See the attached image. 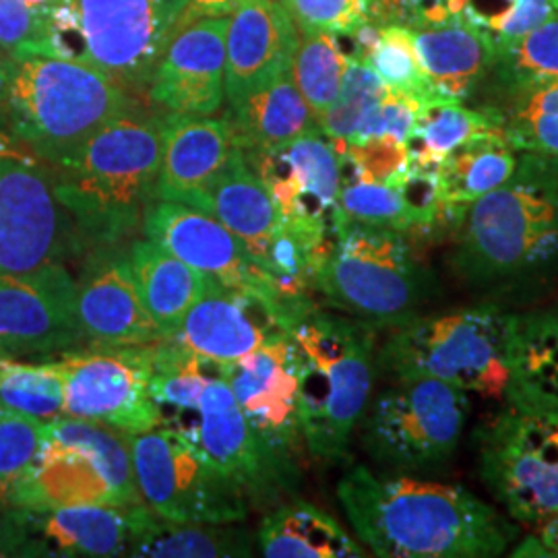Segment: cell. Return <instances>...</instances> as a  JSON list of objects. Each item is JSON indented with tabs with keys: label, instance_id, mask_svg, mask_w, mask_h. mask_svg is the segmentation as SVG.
Segmentation results:
<instances>
[{
	"label": "cell",
	"instance_id": "6da1fadb",
	"mask_svg": "<svg viewBox=\"0 0 558 558\" xmlns=\"http://www.w3.org/2000/svg\"><path fill=\"white\" fill-rule=\"evenodd\" d=\"M338 497L359 538L387 558L499 557L515 525L463 486L352 468Z\"/></svg>",
	"mask_w": 558,
	"mask_h": 558
},
{
	"label": "cell",
	"instance_id": "7a4b0ae2",
	"mask_svg": "<svg viewBox=\"0 0 558 558\" xmlns=\"http://www.w3.org/2000/svg\"><path fill=\"white\" fill-rule=\"evenodd\" d=\"M458 228L453 269L474 288L513 290L558 274V158L525 151Z\"/></svg>",
	"mask_w": 558,
	"mask_h": 558
},
{
	"label": "cell",
	"instance_id": "3957f363",
	"mask_svg": "<svg viewBox=\"0 0 558 558\" xmlns=\"http://www.w3.org/2000/svg\"><path fill=\"white\" fill-rule=\"evenodd\" d=\"M161 114L143 104L126 110L50 168L57 199L69 211L85 246L124 242L143 228L158 201Z\"/></svg>",
	"mask_w": 558,
	"mask_h": 558
},
{
	"label": "cell",
	"instance_id": "277c9868",
	"mask_svg": "<svg viewBox=\"0 0 558 558\" xmlns=\"http://www.w3.org/2000/svg\"><path fill=\"white\" fill-rule=\"evenodd\" d=\"M375 331L360 320L325 313L317 304L290 325L299 356L302 439L319 461L348 458L375 380Z\"/></svg>",
	"mask_w": 558,
	"mask_h": 558
},
{
	"label": "cell",
	"instance_id": "5b68a950",
	"mask_svg": "<svg viewBox=\"0 0 558 558\" xmlns=\"http://www.w3.org/2000/svg\"><path fill=\"white\" fill-rule=\"evenodd\" d=\"M141 104L98 69L77 60H15L2 124L48 168L71 160L104 124Z\"/></svg>",
	"mask_w": 558,
	"mask_h": 558
},
{
	"label": "cell",
	"instance_id": "8992f818",
	"mask_svg": "<svg viewBox=\"0 0 558 558\" xmlns=\"http://www.w3.org/2000/svg\"><path fill=\"white\" fill-rule=\"evenodd\" d=\"M315 288L343 315L373 329H393L418 317L437 283L405 232L341 221L319 263Z\"/></svg>",
	"mask_w": 558,
	"mask_h": 558
},
{
	"label": "cell",
	"instance_id": "52a82bcc",
	"mask_svg": "<svg viewBox=\"0 0 558 558\" xmlns=\"http://www.w3.org/2000/svg\"><path fill=\"white\" fill-rule=\"evenodd\" d=\"M513 315L497 306H470L418 315L393 327L379 366L398 380H445L484 398H502Z\"/></svg>",
	"mask_w": 558,
	"mask_h": 558
},
{
	"label": "cell",
	"instance_id": "ba28073f",
	"mask_svg": "<svg viewBox=\"0 0 558 558\" xmlns=\"http://www.w3.org/2000/svg\"><path fill=\"white\" fill-rule=\"evenodd\" d=\"M189 0H62L52 11L54 57L85 62L131 94H147Z\"/></svg>",
	"mask_w": 558,
	"mask_h": 558
},
{
	"label": "cell",
	"instance_id": "9c48e42d",
	"mask_svg": "<svg viewBox=\"0 0 558 558\" xmlns=\"http://www.w3.org/2000/svg\"><path fill=\"white\" fill-rule=\"evenodd\" d=\"M143 505L129 435L94 420L59 416L44 426L40 453L21 484L15 507Z\"/></svg>",
	"mask_w": 558,
	"mask_h": 558
},
{
	"label": "cell",
	"instance_id": "30bf717a",
	"mask_svg": "<svg viewBox=\"0 0 558 558\" xmlns=\"http://www.w3.org/2000/svg\"><path fill=\"white\" fill-rule=\"evenodd\" d=\"M470 412L468 391L445 380H398L362 414L371 458L396 470L422 472L453 458Z\"/></svg>",
	"mask_w": 558,
	"mask_h": 558
},
{
	"label": "cell",
	"instance_id": "8fae6325",
	"mask_svg": "<svg viewBox=\"0 0 558 558\" xmlns=\"http://www.w3.org/2000/svg\"><path fill=\"white\" fill-rule=\"evenodd\" d=\"M141 499L174 523H239L248 499L239 482L166 426L129 435Z\"/></svg>",
	"mask_w": 558,
	"mask_h": 558
},
{
	"label": "cell",
	"instance_id": "7c38bea8",
	"mask_svg": "<svg viewBox=\"0 0 558 558\" xmlns=\"http://www.w3.org/2000/svg\"><path fill=\"white\" fill-rule=\"evenodd\" d=\"M160 426L179 433L201 456L239 482L248 502L269 505L296 488V461L271 447L251 426L234 398L226 364H218L193 408Z\"/></svg>",
	"mask_w": 558,
	"mask_h": 558
},
{
	"label": "cell",
	"instance_id": "4fadbf2b",
	"mask_svg": "<svg viewBox=\"0 0 558 558\" xmlns=\"http://www.w3.org/2000/svg\"><path fill=\"white\" fill-rule=\"evenodd\" d=\"M480 476L527 525L558 511V414L505 410L478 435Z\"/></svg>",
	"mask_w": 558,
	"mask_h": 558
},
{
	"label": "cell",
	"instance_id": "5bb4252c",
	"mask_svg": "<svg viewBox=\"0 0 558 558\" xmlns=\"http://www.w3.org/2000/svg\"><path fill=\"white\" fill-rule=\"evenodd\" d=\"M156 343L85 345L50 360L62 379L60 416L94 420L126 435L160 426L149 396Z\"/></svg>",
	"mask_w": 558,
	"mask_h": 558
},
{
	"label": "cell",
	"instance_id": "9a60e30c",
	"mask_svg": "<svg viewBox=\"0 0 558 558\" xmlns=\"http://www.w3.org/2000/svg\"><path fill=\"white\" fill-rule=\"evenodd\" d=\"M83 248L75 221L57 199L50 168L29 154L0 158V274L64 265Z\"/></svg>",
	"mask_w": 558,
	"mask_h": 558
},
{
	"label": "cell",
	"instance_id": "2e32d148",
	"mask_svg": "<svg viewBox=\"0 0 558 558\" xmlns=\"http://www.w3.org/2000/svg\"><path fill=\"white\" fill-rule=\"evenodd\" d=\"M276 201L281 220L311 248L327 253L338 234L341 161L315 126L248 161Z\"/></svg>",
	"mask_w": 558,
	"mask_h": 558
},
{
	"label": "cell",
	"instance_id": "e0dca14e",
	"mask_svg": "<svg viewBox=\"0 0 558 558\" xmlns=\"http://www.w3.org/2000/svg\"><path fill=\"white\" fill-rule=\"evenodd\" d=\"M151 509L137 507H13L0 519V557H129Z\"/></svg>",
	"mask_w": 558,
	"mask_h": 558
},
{
	"label": "cell",
	"instance_id": "ac0fdd59",
	"mask_svg": "<svg viewBox=\"0 0 558 558\" xmlns=\"http://www.w3.org/2000/svg\"><path fill=\"white\" fill-rule=\"evenodd\" d=\"M143 232L205 278L274 302L290 323L315 306H299L286 299L251 248L220 220L195 207L154 201L143 218Z\"/></svg>",
	"mask_w": 558,
	"mask_h": 558
},
{
	"label": "cell",
	"instance_id": "d6986e66",
	"mask_svg": "<svg viewBox=\"0 0 558 558\" xmlns=\"http://www.w3.org/2000/svg\"><path fill=\"white\" fill-rule=\"evenodd\" d=\"M85 348L75 278L64 265L0 274V359L54 356Z\"/></svg>",
	"mask_w": 558,
	"mask_h": 558
},
{
	"label": "cell",
	"instance_id": "ffe728a7",
	"mask_svg": "<svg viewBox=\"0 0 558 558\" xmlns=\"http://www.w3.org/2000/svg\"><path fill=\"white\" fill-rule=\"evenodd\" d=\"M75 306L85 345H145L166 339L141 300L124 242L87 248L75 278Z\"/></svg>",
	"mask_w": 558,
	"mask_h": 558
},
{
	"label": "cell",
	"instance_id": "44dd1931",
	"mask_svg": "<svg viewBox=\"0 0 558 558\" xmlns=\"http://www.w3.org/2000/svg\"><path fill=\"white\" fill-rule=\"evenodd\" d=\"M283 336L290 320L274 302L209 279L172 338L203 359L232 364Z\"/></svg>",
	"mask_w": 558,
	"mask_h": 558
},
{
	"label": "cell",
	"instance_id": "7402d4cb",
	"mask_svg": "<svg viewBox=\"0 0 558 558\" xmlns=\"http://www.w3.org/2000/svg\"><path fill=\"white\" fill-rule=\"evenodd\" d=\"M228 17H195L163 50L147 98L163 112L216 114L226 100Z\"/></svg>",
	"mask_w": 558,
	"mask_h": 558
},
{
	"label": "cell",
	"instance_id": "603a6c76",
	"mask_svg": "<svg viewBox=\"0 0 558 558\" xmlns=\"http://www.w3.org/2000/svg\"><path fill=\"white\" fill-rule=\"evenodd\" d=\"M228 380L251 426L271 447L296 456L302 428L299 412V356L292 336L226 364Z\"/></svg>",
	"mask_w": 558,
	"mask_h": 558
},
{
	"label": "cell",
	"instance_id": "cb8c5ba5",
	"mask_svg": "<svg viewBox=\"0 0 558 558\" xmlns=\"http://www.w3.org/2000/svg\"><path fill=\"white\" fill-rule=\"evenodd\" d=\"M299 44V27L281 0H242L228 15V106L290 75Z\"/></svg>",
	"mask_w": 558,
	"mask_h": 558
},
{
	"label": "cell",
	"instance_id": "d4e9b609",
	"mask_svg": "<svg viewBox=\"0 0 558 558\" xmlns=\"http://www.w3.org/2000/svg\"><path fill=\"white\" fill-rule=\"evenodd\" d=\"M242 154L228 117L161 114L158 199L201 209L207 191Z\"/></svg>",
	"mask_w": 558,
	"mask_h": 558
},
{
	"label": "cell",
	"instance_id": "484cf974",
	"mask_svg": "<svg viewBox=\"0 0 558 558\" xmlns=\"http://www.w3.org/2000/svg\"><path fill=\"white\" fill-rule=\"evenodd\" d=\"M412 36L420 69L437 98L468 100L490 75L497 44L472 21L412 29Z\"/></svg>",
	"mask_w": 558,
	"mask_h": 558
},
{
	"label": "cell",
	"instance_id": "4316f807",
	"mask_svg": "<svg viewBox=\"0 0 558 558\" xmlns=\"http://www.w3.org/2000/svg\"><path fill=\"white\" fill-rule=\"evenodd\" d=\"M509 408L558 414V313L513 315L507 348Z\"/></svg>",
	"mask_w": 558,
	"mask_h": 558
},
{
	"label": "cell",
	"instance_id": "83f0119b",
	"mask_svg": "<svg viewBox=\"0 0 558 558\" xmlns=\"http://www.w3.org/2000/svg\"><path fill=\"white\" fill-rule=\"evenodd\" d=\"M199 211L220 220L260 260L283 239L290 228L281 220L278 205L267 186L239 154L220 179L207 191Z\"/></svg>",
	"mask_w": 558,
	"mask_h": 558
},
{
	"label": "cell",
	"instance_id": "f1b7e54d",
	"mask_svg": "<svg viewBox=\"0 0 558 558\" xmlns=\"http://www.w3.org/2000/svg\"><path fill=\"white\" fill-rule=\"evenodd\" d=\"M518 168L515 147L502 129L482 133L449 154L437 168L440 226L458 228L468 209L511 179Z\"/></svg>",
	"mask_w": 558,
	"mask_h": 558
},
{
	"label": "cell",
	"instance_id": "f546056e",
	"mask_svg": "<svg viewBox=\"0 0 558 558\" xmlns=\"http://www.w3.org/2000/svg\"><path fill=\"white\" fill-rule=\"evenodd\" d=\"M239 137L246 161L296 140L319 126L313 110L302 98L292 73L251 94L248 98L228 106L226 114Z\"/></svg>",
	"mask_w": 558,
	"mask_h": 558
},
{
	"label": "cell",
	"instance_id": "4dcf8cb0",
	"mask_svg": "<svg viewBox=\"0 0 558 558\" xmlns=\"http://www.w3.org/2000/svg\"><path fill=\"white\" fill-rule=\"evenodd\" d=\"M131 267L141 300L166 338L177 331L209 279L154 240H133Z\"/></svg>",
	"mask_w": 558,
	"mask_h": 558
},
{
	"label": "cell",
	"instance_id": "1f68e13d",
	"mask_svg": "<svg viewBox=\"0 0 558 558\" xmlns=\"http://www.w3.org/2000/svg\"><path fill=\"white\" fill-rule=\"evenodd\" d=\"M263 557H362L359 542L336 519L308 502L281 505L259 527Z\"/></svg>",
	"mask_w": 558,
	"mask_h": 558
},
{
	"label": "cell",
	"instance_id": "d6a6232c",
	"mask_svg": "<svg viewBox=\"0 0 558 558\" xmlns=\"http://www.w3.org/2000/svg\"><path fill=\"white\" fill-rule=\"evenodd\" d=\"M255 542L234 523H174L151 511L135 534L129 557H253Z\"/></svg>",
	"mask_w": 558,
	"mask_h": 558
},
{
	"label": "cell",
	"instance_id": "836d02e7",
	"mask_svg": "<svg viewBox=\"0 0 558 558\" xmlns=\"http://www.w3.org/2000/svg\"><path fill=\"white\" fill-rule=\"evenodd\" d=\"M495 129H502L495 108L476 110L459 100L426 98L420 101L418 119L405 143L408 163L437 170L440 161L463 143Z\"/></svg>",
	"mask_w": 558,
	"mask_h": 558
},
{
	"label": "cell",
	"instance_id": "e575fe53",
	"mask_svg": "<svg viewBox=\"0 0 558 558\" xmlns=\"http://www.w3.org/2000/svg\"><path fill=\"white\" fill-rule=\"evenodd\" d=\"M490 73L505 98L558 81V11L523 38L497 44Z\"/></svg>",
	"mask_w": 558,
	"mask_h": 558
},
{
	"label": "cell",
	"instance_id": "d590c367",
	"mask_svg": "<svg viewBox=\"0 0 558 558\" xmlns=\"http://www.w3.org/2000/svg\"><path fill=\"white\" fill-rule=\"evenodd\" d=\"M339 218L399 232L418 230L416 214L398 182L368 179L348 170H341Z\"/></svg>",
	"mask_w": 558,
	"mask_h": 558
},
{
	"label": "cell",
	"instance_id": "8d00e7d4",
	"mask_svg": "<svg viewBox=\"0 0 558 558\" xmlns=\"http://www.w3.org/2000/svg\"><path fill=\"white\" fill-rule=\"evenodd\" d=\"M348 52L333 34H300L292 80L319 122L338 98L348 66Z\"/></svg>",
	"mask_w": 558,
	"mask_h": 558
},
{
	"label": "cell",
	"instance_id": "74e56055",
	"mask_svg": "<svg viewBox=\"0 0 558 558\" xmlns=\"http://www.w3.org/2000/svg\"><path fill=\"white\" fill-rule=\"evenodd\" d=\"M495 110L515 151L558 158V81L511 96L505 110Z\"/></svg>",
	"mask_w": 558,
	"mask_h": 558
},
{
	"label": "cell",
	"instance_id": "f35d334b",
	"mask_svg": "<svg viewBox=\"0 0 558 558\" xmlns=\"http://www.w3.org/2000/svg\"><path fill=\"white\" fill-rule=\"evenodd\" d=\"M387 92L389 87L380 81L366 60L360 57L348 59L338 98L319 120L323 133L336 145L338 154L356 135L362 122L377 110Z\"/></svg>",
	"mask_w": 558,
	"mask_h": 558
},
{
	"label": "cell",
	"instance_id": "ab89813d",
	"mask_svg": "<svg viewBox=\"0 0 558 558\" xmlns=\"http://www.w3.org/2000/svg\"><path fill=\"white\" fill-rule=\"evenodd\" d=\"M62 379L50 360L0 359V405L48 422L62 414Z\"/></svg>",
	"mask_w": 558,
	"mask_h": 558
},
{
	"label": "cell",
	"instance_id": "60d3db41",
	"mask_svg": "<svg viewBox=\"0 0 558 558\" xmlns=\"http://www.w3.org/2000/svg\"><path fill=\"white\" fill-rule=\"evenodd\" d=\"M46 422L0 405V511L13 509L21 484L34 468Z\"/></svg>",
	"mask_w": 558,
	"mask_h": 558
},
{
	"label": "cell",
	"instance_id": "b9f144b4",
	"mask_svg": "<svg viewBox=\"0 0 558 558\" xmlns=\"http://www.w3.org/2000/svg\"><path fill=\"white\" fill-rule=\"evenodd\" d=\"M364 60L391 92L408 94L418 100L433 98L428 81L420 69L410 27L401 23L380 25L379 38Z\"/></svg>",
	"mask_w": 558,
	"mask_h": 558
},
{
	"label": "cell",
	"instance_id": "7bdbcfd3",
	"mask_svg": "<svg viewBox=\"0 0 558 558\" xmlns=\"http://www.w3.org/2000/svg\"><path fill=\"white\" fill-rule=\"evenodd\" d=\"M52 13H41L21 0H0V52L13 60L54 57Z\"/></svg>",
	"mask_w": 558,
	"mask_h": 558
},
{
	"label": "cell",
	"instance_id": "ee69618b",
	"mask_svg": "<svg viewBox=\"0 0 558 558\" xmlns=\"http://www.w3.org/2000/svg\"><path fill=\"white\" fill-rule=\"evenodd\" d=\"M299 34L350 36L371 21L368 0H281Z\"/></svg>",
	"mask_w": 558,
	"mask_h": 558
},
{
	"label": "cell",
	"instance_id": "f6af8a7d",
	"mask_svg": "<svg viewBox=\"0 0 558 558\" xmlns=\"http://www.w3.org/2000/svg\"><path fill=\"white\" fill-rule=\"evenodd\" d=\"M472 0H396L389 23H401L410 29L439 27L465 17Z\"/></svg>",
	"mask_w": 558,
	"mask_h": 558
},
{
	"label": "cell",
	"instance_id": "bcb514c9",
	"mask_svg": "<svg viewBox=\"0 0 558 558\" xmlns=\"http://www.w3.org/2000/svg\"><path fill=\"white\" fill-rule=\"evenodd\" d=\"M557 13L553 0H515V4L495 21L482 27L495 44L519 40L532 29H536L544 21Z\"/></svg>",
	"mask_w": 558,
	"mask_h": 558
},
{
	"label": "cell",
	"instance_id": "7dc6e473",
	"mask_svg": "<svg viewBox=\"0 0 558 558\" xmlns=\"http://www.w3.org/2000/svg\"><path fill=\"white\" fill-rule=\"evenodd\" d=\"M532 550H538L536 557H558V511L538 523V536L523 542L515 557H530Z\"/></svg>",
	"mask_w": 558,
	"mask_h": 558
},
{
	"label": "cell",
	"instance_id": "c3c4849f",
	"mask_svg": "<svg viewBox=\"0 0 558 558\" xmlns=\"http://www.w3.org/2000/svg\"><path fill=\"white\" fill-rule=\"evenodd\" d=\"M242 0H189L186 7V21L195 17H228Z\"/></svg>",
	"mask_w": 558,
	"mask_h": 558
},
{
	"label": "cell",
	"instance_id": "681fc988",
	"mask_svg": "<svg viewBox=\"0 0 558 558\" xmlns=\"http://www.w3.org/2000/svg\"><path fill=\"white\" fill-rule=\"evenodd\" d=\"M13 69H15V60L11 59L9 54H4V52H0V122H2V114H4L7 98H9Z\"/></svg>",
	"mask_w": 558,
	"mask_h": 558
},
{
	"label": "cell",
	"instance_id": "f907efd6",
	"mask_svg": "<svg viewBox=\"0 0 558 558\" xmlns=\"http://www.w3.org/2000/svg\"><path fill=\"white\" fill-rule=\"evenodd\" d=\"M17 154H27L23 151L20 143L9 133V129L0 122V158L4 156H17Z\"/></svg>",
	"mask_w": 558,
	"mask_h": 558
},
{
	"label": "cell",
	"instance_id": "816d5d0a",
	"mask_svg": "<svg viewBox=\"0 0 558 558\" xmlns=\"http://www.w3.org/2000/svg\"><path fill=\"white\" fill-rule=\"evenodd\" d=\"M371 2V20L380 21V25L389 23V13L396 0H368Z\"/></svg>",
	"mask_w": 558,
	"mask_h": 558
},
{
	"label": "cell",
	"instance_id": "f5cc1de1",
	"mask_svg": "<svg viewBox=\"0 0 558 558\" xmlns=\"http://www.w3.org/2000/svg\"><path fill=\"white\" fill-rule=\"evenodd\" d=\"M21 2H25L32 9H38L41 13H52L62 0H21Z\"/></svg>",
	"mask_w": 558,
	"mask_h": 558
},
{
	"label": "cell",
	"instance_id": "db71d44e",
	"mask_svg": "<svg viewBox=\"0 0 558 558\" xmlns=\"http://www.w3.org/2000/svg\"><path fill=\"white\" fill-rule=\"evenodd\" d=\"M553 2H555V7H557V11H558V0H553Z\"/></svg>",
	"mask_w": 558,
	"mask_h": 558
}]
</instances>
